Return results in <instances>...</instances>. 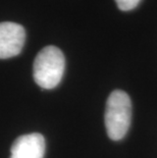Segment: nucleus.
Segmentation results:
<instances>
[{
	"mask_svg": "<svg viewBox=\"0 0 157 158\" xmlns=\"http://www.w3.org/2000/svg\"><path fill=\"white\" fill-rule=\"evenodd\" d=\"M65 69V58L60 49L56 46H46L34 61V80L43 89H53L61 82Z\"/></svg>",
	"mask_w": 157,
	"mask_h": 158,
	"instance_id": "nucleus-1",
	"label": "nucleus"
},
{
	"mask_svg": "<svg viewBox=\"0 0 157 158\" xmlns=\"http://www.w3.org/2000/svg\"><path fill=\"white\" fill-rule=\"evenodd\" d=\"M45 148V139L41 134H28L14 141L10 149V158H43Z\"/></svg>",
	"mask_w": 157,
	"mask_h": 158,
	"instance_id": "nucleus-4",
	"label": "nucleus"
},
{
	"mask_svg": "<svg viewBox=\"0 0 157 158\" xmlns=\"http://www.w3.org/2000/svg\"><path fill=\"white\" fill-rule=\"evenodd\" d=\"M24 27L12 22L0 23V59H6L21 53L25 45Z\"/></svg>",
	"mask_w": 157,
	"mask_h": 158,
	"instance_id": "nucleus-3",
	"label": "nucleus"
},
{
	"mask_svg": "<svg viewBox=\"0 0 157 158\" xmlns=\"http://www.w3.org/2000/svg\"><path fill=\"white\" fill-rule=\"evenodd\" d=\"M141 0H115L118 7L122 11L133 10L139 5Z\"/></svg>",
	"mask_w": 157,
	"mask_h": 158,
	"instance_id": "nucleus-5",
	"label": "nucleus"
},
{
	"mask_svg": "<svg viewBox=\"0 0 157 158\" xmlns=\"http://www.w3.org/2000/svg\"><path fill=\"white\" fill-rule=\"evenodd\" d=\"M104 120L106 132L111 140L119 141L126 135L132 120V102L126 92H111L106 102Z\"/></svg>",
	"mask_w": 157,
	"mask_h": 158,
	"instance_id": "nucleus-2",
	"label": "nucleus"
}]
</instances>
